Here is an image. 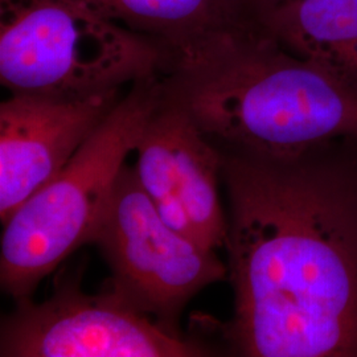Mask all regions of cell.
<instances>
[{
    "mask_svg": "<svg viewBox=\"0 0 357 357\" xmlns=\"http://www.w3.org/2000/svg\"><path fill=\"white\" fill-rule=\"evenodd\" d=\"M234 312L245 357H357V138L284 158L222 153Z\"/></svg>",
    "mask_w": 357,
    "mask_h": 357,
    "instance_id": "6da1fadb",
    "label": "cell"
},
{
    "mask_svg": "<svg viewBox=\"0 0 357 357\" xmlns=\"http://www.w3.org/2000/svg\"><path fill=\"white\" fill-rule=\"evenodd\" d=\"M167 97L222 153L295 156L357 138V86L253 26L167 61Z\"/></svg>",
    "mask_w": 357,
    "mask_h": 357,
    "instance_id": "7a4b0ae2",
    "label": "cell"
},
{
    "mask_svg": "<svg viewBox=\"0 0 357 357\" xmlns=\"http://www.w3.org/2000/svg\"><path fill=\"white\" fill-rule=\"evenodd\" d=\"M163 94L159 72L135 81L59 175L3 222L0 283L15 301L93 243L128 153Z\"/></svg>",
    "mask_w": 357,
    "mask_h": 357,
    "instance_id": "3957f363",
    "label": "cell"
},
{
    "mask_svg": "<svg viewBox=\"0 0 357 357\" xmlns=\"http://www.w3.org/2000/svg\"><path fill=\"white\" fill-rule=\"evenodd\" d=\"M155 40L76 0H0V82L11 94L82 98L158 73Z\"/></svg>",
    "mask_w": 357,
    "mask_h": 357,
    "instance_id": "277c9868",
    "label": "cell"
},
{
    "mask_svg": "<svg viewBox=\"0 0 357 357\" xmlns=\"http://www.w3.org/2000/svg\"><path fill=\"white\" fill-rule=\"evenodd\" d=\"M93 243L112 271L107 290L172 333L192 298L228 277L216 250L167 224L131 167L123 168Z\"/></svg>",
    "mask_w": 357,
    "mask_h": 357,
    "instance_id": "5b68a950",
    "label": "cell"
},
{
    "mask_svg": "<svg viewBox=\"0 0 357 357\" xmlns=\"http://www.w3.org/2000/svg\"><path fill=\"white\" fill-rule=\"evenodd\" d=\"M81 275L56 281L51 298H31L1 321V357H191L208 349L167 331L110 290L85 294Z\"/></svg>",
    "mask_w": 357,
    "mask_h": 357,
    "instance_id": "8992f818",
    "label": "cell"
},
{
    "mask_svg": "<svg viewBox=\"0 0 357 357\" xmlns=\"http://www.w3.org/2000/svg\"><path fill=\"white\" fill-rule=\"evenodd\" d=\"M135 151L138 183L167 224L204 248H225L228 220L218 193L224 155L165 89Z\"/></svg>",
    "mask_w": 357,
    "mask_h": 357,
    "instance_id": "52a82bcc",
    "label": "cell"
},
{
    "mask_svg": "<svg viewBox=\"0 0 357 357\" xmlns=\"http://www.w3.org/2000/svg\"><path fill=\"white\" fill-rule=\"evenodd\" d=\"M123 96L82 98L11 94L0 105V218L60 174Z\"/></svg>",
    "mask_w": 357,
    "mask_h": 357,
    "instance_id": "ba28073f",
    "label": "cell"
},
{
    "mask_svg": "<svg viewBox=\"0 0 357 357\" xmlns=\"http://www.w3.org/2000/svg\"><path fill=\"white\" fill-rule=\"evenodd\" d=\"M76 1L118 26L155 40L166 52L165 63L253 24L238 0Z\"/></svg>",
    "mask_w": 357,
    "mask_h": 357,
    "instance_id": "9c48e42d",
    "label": "cell"
},
{
    "mask_svg": "<svg viewBox=\"0 0 357 357\" xmlns=\"http://www.w3.org/2000/svg\"><path fill=\"white\" fill-rule=\"evenodd\" d=\"M255 26L286 51L357 86V0H305Z\"/></svg>",
    "mask_w": 357,
    "mask_h": 357,
    "instance_id": "30bf717a",
    "label": "cell"
},
{
    "mask_svg": "<svg viewBox=\"0 0 357 357\" xmlns=\"http://www.w3.org/2000/svg\"><path fill=\"white\" fill-rule=\"evenodd\" d=\"M238 1L248 19L257 26L258 22H261L270 13L305 0H238Z\"/></svg>",
    "mask_w": 357,
    "mask_h": 357,
    "instance_id": "8fae6325",
    "label": "cell"
}]
</instances>
